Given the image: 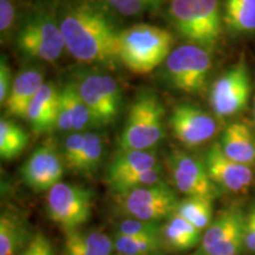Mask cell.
Here are the masks:
<instances>
[{
  "label": "cell",
  "mask_w": 255,
  "mask_h": 255,
  "mask_svg": "<svg viewBox=\"0 0 255 255\" xmlns=\"http://www.w3.org/2000/svg\"><path fill=\"white\" fill-rule=\"evenodd\" d=\"M176 213L202 232L213 222V200L206 197H186L178 202Z\"/></svg>",
  "instance_id": "27"
},
{
  "label": "cell",
  "mask_w": 255,
  "mask_h": 255,
  "mask_svg": "<svg viewBox=\"0 0 255 255\" xmlns=\"http://www.w3.org/2000/svg\"><path fill=\"white\" fill-rule=\"evenodd\" d=\"M79 94L90 109L97 126L113 123L122 107V92L115 78L90 73L77 83Z\"/></svg>",
  "instance_id": "9"
},
{
  "label": "cell",
  "mask_w": 255,
  "mask_h": 255,
  "mask_svg": "<svg viewBox=\"0 0 255 255\" xmlns=\"http://www.w3.org/2000/svg\"><path fill=\"white\" fill-rule=\"evenodd\" d=\"M159 182H162L161 165L154 169H150V170H145L142 171V173L129 175V176L117 181V182L113 184L110 188L117 195V194L126 193V191L136 189V188L152 186V184H157Z\"/></svg>",
  "instance_id": "30"
},
{
  "label": "cell",
  "mask_w": 255,
  "mask_h": 255,
  "mask_svg": "<svg viewBox=\"0 0 255 255\" xmlns=\"http://www.w3.org/2000/svg\"><path fill=\"white\" fill-rule=\"evenodd\" d=\"M226 156L239 163L255 164V136L247 124L231 123L223 131L219 142Z\"/></svg>",
  "instance_id": "16"
},
{
  "label": "cell",
  "mask_w": 255,
  "mask_h": 255,
  "mask_svg": "<svg viewBox=\"0 0 255 255\" xmlns=\"http://www.w3.org/2000/svg\"><path fill=\"white\" fill-rule=\"evenodd\" d=\"M168 17L181 36L199 45V0H169Z\"/></svg>",
  "instance_id": "21"
},
{
  "label": "cell",
  "mask_w": 255,
  "mask_h": 255,
  "mask_svg": "<svg viewBox=\"0 0 255 255\" xmlns=\"http://www.w3.org/2000/svg\"><path fill=\"white\" fill-rule=\"evenodd\" d=\"M94 194L78 184L59 182L47 191L46 212L64 232L81 229L90 219Z\"/></svg>",
  "instance_id": "5"
},
{
  "label": "cell",
  "mask_w": 255,
  "mask_h": 255,
  "mask_svg": "<svg viewBox=\"0 0 255 255\" xmlns=\"http://www.w3.org/2000/svg\"><path fill=\"white\" fill-rule=\"evenodd\" d=\"M43 255H55V254H53V250H52V247H50L49 250H47V251L45 252V253H44Z\"/></svg>",
  "instance_id": "38"
},
{
  "label": "cell",
  "mask_w": 255,
  "mask_h": 255,
  "mask_svg": "<svg viewBox=\"0 0 255 255\" xmlns=\"http://www.w3.org/2000/svg\"><path fill=\"white\" fill-rule=\"evenodd\" d=\"M15 43L25 57L50 63L66 50L58 18L45 9L28 15L19 28Z\"/></svg>",
  "instance_id": "4"
},
{
  "label": "cell",
  "mask_w": 255,
  "mask_h": 255,
  "mask_svg": "<svg viewBox=\"0 0 255 255\" xmlns=\"http://www.w3.org/2000/svg\"><path fill=\"white\" fill-rule=\"evenodd\" d=\"M85 143V133L84 132H75L68 136L64 143L63 150V159L65 165L69 169L73 170L77 164L79 156L82 154L83 148Z\"/></svg>",
  "instance_id": "33"
},
{
  "label": "cell",
  "mask_w": 255,
  "mask_h": 255,
  "mask_svg": "<svg viewBox=\"0 0 255 255\" xmlns=\"http://www.w3.org/2000/svg\"><path fill=\"white\" fill-rule=\"evenodd\" d=\"M28 143V136L24 129L13 121H0V156L4 161L17 158Z\"/></svg>",
  "instance_id": "26"
},
{
  "label": "cell",
  "mask_w": 255,
  "mask_h": 255,
  "mask_svg": "<svg viewBox=\"0 0 255 255\" xmlns=\"http://www.w3.org/2000/svg\"><path fill=\"white\" fill-rule=\"evenodd\" d=\"M223 23L237 33L254 32L255 0H225Z\"/></svg>",
  "instance_id": "24"
},
{
  "label": "cell",
  "mask_w": 255,
  "mask_h": 255,
  "mask_svg": "<svg viewBox=\"0 0 255 255\" xmlns=\"http://www.w3.org/2000/svg\"><path fill=\"white\" fill-rule=\"evenodd\" d=\"M158 158L151 150H119L107 170V182L111 187L129 175L159 167Z\"/></svg>",
  "instance_id": "17"
},
{
  "label": "cell",
  "mask_w": 255,
  "mask_h": 255,
  "mask_svg": "<svg viewBox=\"0 0 255 255\" xmlns=\"http://www.w3.org/2000/svg\"><path fill=\"white\" fill-rule=\"evenodd\" d=\"M251 96V78L246 63L240 60L212 84L209 104L216 117L235 116L247 107Z\"/></svg>",
  "instance_id": "8"
},
{
  "label": "cell",
  "mask_w": 255,
  "mask_h": 255,
  "mask_svg": "<svg viewBox=\"0 0 255 255\" xmlns=\"http://www.w3.org/2000/svg\"><path fill=\"white\" fill-rule=\"evenodd\" d=\"M65 162L57 146L44 143L34 149L20 169L21 178L34 191H49L62 182Z\"/></svg>",
  "instance_id": "11"
},
{
  "label": "cell",
  "mask_w": 255,
  "mask_h": 255,
  "mask_svg": "<svg viewBox=\"0 0 255 255\" xmlns=\"http://www.w3.org/2000/svg\"><path fill=\"white\" fill-rule=\"evenodd\" d=\"M12 84H13V81H12L11 69H9L7 60L2 56L1 60H0V103L2 107L7 101Z\"/></svg>",
  "instance_id": "35"
},
{
  "label": "cell",
  "mask_w": 255,
  "mask_h": 255,
  "mask_svg": "<svg viewBox=\"0 0 255 255\" xmlns=\"http://www.w3.org/2000/svg\"><path fill=\"white\" fill-rule=\"evenodd\" d=\"M244 237L246 250L255 253V218L251 210L246 215V219H245Z\"/></svg>",
  "instance_id": "37"
},
{
  "label": "cell",
  "mask_w": 255,
  "mask_h": 255,
  "mask_svg": "<svg viewBox=\"0 0 255 255\" xmlns=\"http://www.w3.org/2000/svg\"><path fill=\"white\" fill-rule=\"evenodd\" d=\"M164 135V107L151 90L136 96L119 138L120 150H151Z\"/></svg>",
  "instance_id": "3"
},
{
  "label": "cell",
  "mask_w": 255,
  "mask_h": 255,
  "mask_svg": "<svg viewBox=\"0 0 255 255\" xmlns=\"http://www.w3.org/2000/svg\"><path fill=\"white\" fill-rule=\"evenodd\" d=\"M111 8L127 17H135L161 7L165 0H104Z\"/></svg>",
  "instance_id": "32"
},
{
  "label": "cell",
  "mask_w": 255,
  "mask_h": 255,
  "mask_svg": "<svg viewBox=\"0 0 255 255\" xmlns=\"http://www.w3.org/2000/svg\"><path fill=\"white\" fill-rule=\"evenodd\" d=\"M161 239L164 250L186 252L201 244V231L184 220L176 212L169 216L161 227Z\"/></svg>",
  "instance_id": "19"
},
{
  "label": "cell",
  "mask_w": 255,
  "mask_h": 255,
  "mask_svg": "<svg viewBox=\"0 0 255 255\" xmlns=\"http://www.w3.org/2000/svg\"><path fill=\"white\" fill-rule=\"evenodd\" d=\"M103 151L104 146L102 137L95 132H85L84 148L73 171L83 175L94 174L103 157Z\"/></svg>",
  "instance_id": "29"
},
{
  "label": "cell",
  "mask_w": 255,
  "mask_h": 255,
  "mask_svg": "<svg viewBox=\"0 0 255 255\" xmlns=\"http://www.w3.org/2000/svg\"><path fill=\"white\" fill-rule=\"evenodd\" d=\"M251 212L253 213V215H254V218H255V205H254V206L252 207V208H251Z\"/></svg>",
  "instance_id": "39"
},
{
  "label": "cell",
  "mask_w": 255,
  "mask_h": 255,
  "mask_svg": "<svg viewBox=\"0 0 255 255\" xmlns=\"http://www.w3.org/2000/svg\"><path fill=\"white\" fill-rule=\"evenodd\" d=\"M222 20L220 0H199L200 46L214 49L221 36Z\"/></svg>",
  "instance_id": "23"
},
{
  "label": "cell",
  "mask_w": 255,
  "mask_h": 255,
  "mask_svg": "<svg viewBox=\"0 0 255 255\" xmlns=\"http://www.w3.org/2000/svg\"><path fill=\"white\" fill-rule=\"evenodd\" d=\"M117 197L121 210L130 219L154 222L173 215L180 202L175 191L163 181L117 194Z\"/></svg>",
  "instance_id": "7"
},
{
  "label": "cell",
  "mask_w": 255,
  "mask_h": 255,
  "mask_svg": "<svg viewBox=\"0 0 255 255\" xmlns=\"http://www.w3.org/2000/svg\"><path fill=\"white\" fill-rule=\"evenodd\" d=\"M254 121H255V98H254Z\"/></svg>",
  "instance_id": "40"
},
{
  "label": "cell",
  "mask_w": 255,
  "mask_h": 255,
  "mask_svg": "<svg viewBox=\"0 0 255 255\" xmlns=\"http://www.w3.org/2000/svg\"><path fill=\"white\" fill-rule=\"evenodd\" d=\"M174 37L164 28L137 24L121 32L120 63L136 75H146L161 65L173 51Z\"/></svg>",
  "instance_id": "2"
},
{
  "label": "cell",
  "mask_w": 255,
  "mask_h": 255,
  "mask_svg": "<svg viewBox=\"0 0 255 255\" xmlns=\"http://www.w3.org/2000/svg\"><path fill=\"white\" fill-rule=\"evenodd\" d=\"M161 227L158 222L128 218L117 226L116 237H158L161 235Z\"/></svg>",
  "instance_id": "31"
},
{
  "label": "cell",
  "mask_w": 255,
  "mask_h": 255,
  "mask_svg": "<svg viewBox=\"0 0 255 255\" xmlns=\"http://www.w3.org/2000/svg\"><path fill=\"white\" fill-rule=\"evenodd\" d=\"M44 85V72L39 68H30L21 71L14 78L5 109L9 116L26 119L32 100Z\"/></svg>",
  "instance_id": "14"
},
{
  "label": "cell",
  "mask_w": 255,
  "mask_h": 255,
  "mask_svg": "<svg viewBox=\"0 0 255 255\" xmlns=\"http://www.w3.org/2000/svg\"><path fill=\"white\" fill-rule=\"evenodd\" d=\"M66 50L79 62L113 66L120 62L121 32L109 5L71 0L57 15Z\"/></svg>",
  "instance_id": "1"
},
{
  "label": "cell",
  "mask_w": 255,
  "mask_h": 255,
  "mask_svg": "<svg viewBox=\"0 0 255 255\" xmlns=\"http://www.w3.org/2000/svg\"><path fill=\"white\" fill-rule=\"evenodd\" d=\"M212 59L208 50L196 44L178 46L165 60L167 77L178 90L196 94L205 87Z\"/></svg>",
  "instance_id": "6"
},
{
  "label": "cell",
  "mask_w": 255,
  "mask_h": 255,
  "mask_svg": "<svg viewBox=\"0 0 255 255\" xmlns=\"http://www.w3.org/2000/svg\"><path fill=\"white\" fill-rule=\"evenodd\" d=\"M245 219L246 216L242 215V213L237 209H229L223 212L206 229L197 252L206 251L215 245L229 241L244 234Z\"/></svg>",
  "instance_id": "20"
},
{
  "label": "cell",
  "mask_w": 255,
  "mask_h": 255,
  "mask_svg": "<svg viewBox=\"0 0 255 255\" xmlns=\"http://www.w3.org/2000/svg\"><path fill=\"white\" fill-rule=\"evenodd\" d=\"M169 170L175 187L187 197L213 200L218 194L206 163L184 151H173L169 156Z\"/></svg>",
  "instance_id": "10"
},
{
  "label": "cell",
  "mask_w": 255,
  "mask_h": 255,
  "mask_svg": "<svg viewBox=\"0 0 255 255\" xmlns=\"http://www.w3.org/2000/svg\"><path fill=\"white\" fill-rule=\"evenodd\" d=\"M15 6L12 0H0V32L1 37H7L13 27Z\"/></svg>",
  "instance_id": "34"
},
{
  "label": "cell",
  "mask_w": 255,
  "mask_h": 255,
  "mask_svg": "<svg viewBox=\"0 0 255 255\" xmlns=\"http://www.w3.org/2000/svg\"><path fill=\"white\" fill-rule=\"evenodd\" d=\"M116 255H161L164 251L161 235L158 237H116L114 240Z\"/></svg>",
  "instance_id": "28"
},
{
  "label": "cell",
  "mask_w": 255,
  "mask_h": 255,
  "mask_svg": "<svg viewBox=\"0 0 255 255\" xmlns=\"http://www.w3.org/2000/svg\"><path fill=\"white\" fill-rule=\"evenodd\" d=\"M59 90L52 83H44L28 107L26 120L34 132H49L57 126Z\"/></svg>",
  "instance_id": "15"
},
{
  "label": "cell",
  "mask_w": 255,
  "mask_h": 255,
  "mask_svg": "<svg viewBox=\"0 0 255 255\" xmlns=\"http://www.w3.org/2000/svg\"><path fill=\"white\" fill-rule=\"evenodd\" d=\"M50 247L52 246H51L49 239L43 233H37L18 255H43Z\"/></svg>",
  "instance_id": "36"
},
{
  "label": "cell",
  "mask_w": 255,
  "mask_h": 255,
  "mask_svg": "<svg viewBox=\"0 0 255 255\" xmlns=\"http://www.w3.org/2000/svg\"><path fill=\"white\" fill-rule=\"evenodd\" d=\"M169 127L175 138L188 148L209 141L218 130L214 117L193 104L175 107L169 117Z\"/></svg>",
  "instance_id": "12"
},
{
  "label": "cell",
  "mask_w": 255,
  "mask_h": 255,
  "mask_svg": "<svg viewBox=\"0 0 255 255\" xmlns=\"http://www.w3.org/2000/svg\"><path fill=\"white\" fill-rule=\"evenodd\" d=\"M62 100L68 105L70 114L73 121V130L77 132L92 127H98L92 116L90 109L83 101L79 94L78 85L76 82H70L59 90Z\"/></svg>",
  "instance_id": "25"
},
{
  "label": "cell",
  "mask_w": 255,
  "mask_h": 255,
  "mask_svg": "<svg viewBox=\"0 0 255 255\" xmlns=\"http://www.w3.org/2000/svg\"><path fill=\"white\" fill-rule=\"evenodd\" d=\"M206 167L213 182L232 193H244L254 178L250 165L233 161L225 155L219 142L209 148L206 156Z\"/></svg>",
  "instance_id": "13"
},
{
  "label": "cell",
  "mask_w": 255,
  "mask_h": 255,
  "mask_svg": "<svg viewBox=\"0 0 255 255\" xmlns=\"http://www.w3.org/2000/svg\"><path fill=\"white\" fill-rule=\"evenodd\" d=\"M31 239L23 220L14 213H2L0 216V255H18Z\"/></svg>",
  "instance_id": "22"
},
{
  "label": "cell",
  "mask_w": 255,
  "mask_h": 255,
  "mask_svg": "<svg viewBox=\"0 0 255 255\" xmlns=\"http://www.w3.org/2000/svg\"><path fill=\"white\" fill-rule=\"evenodd\" d=\"M64 255H113L114 240L100 229L65 233Z\"/></svg>",
  "instance_id": "18"
}]
</instances>
